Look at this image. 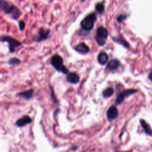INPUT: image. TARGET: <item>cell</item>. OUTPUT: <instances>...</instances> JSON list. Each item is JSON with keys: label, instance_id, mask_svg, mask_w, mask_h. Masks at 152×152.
Returning <instances> with one entry per match:
<instances>
[{"label": "cell", "instance_id": "cell-6", "mask_svg": "<svg viewBox=\"0 0 152 152\" xmlns=\"http://www.w3.org/2000/svg\"><path fill=\"white\" fill-rule=\"evenodd\" d=\"M50 30L45 29L44 28L39 29L37 32V35L34 37L35 41L37 42H41L42 41H45L49 37L50 34Z\"/></svg>", "mask_w": 152, "mask_h": 152}, {"label": "cell", "instance_id": "cell-2", "mask_svg": "<svg viewBox=\"0 0 152 152\" xmlns=\"http://www.w3.org/2000/svg\"><path fill=\"white\" fill-rule=\"evenodd\" d=\"M97 15L95 13H92L83 19L80 23V26L83 30L85 31H90L94 27V23L96 21Z\"/></svg>", "mask_w": 152, "mask_h": 152}, {"label": "cell", "instance_id": "cell-3", "mask_svg": "<svg viewBox=\"0 0 152 152\" xmlns=\"http://www.w3.org/2000/svg\"><path fill=\"white\" fill-rule=\"evenodd\" d=\"M0 41L1 42H7L8 47L10 53H14L15 51V48L22 45V42L18 41L9 35H1L0 36Z\"/></svg>", "mask_w": 152, "mask_h": 152}, {"label": "cell", "instance_id": "cell-20", "mask_svg": "<svg viewBox=\"0 0 152 152\" xmlns=\"http://www.w3.org/2000/svg\"><path fill=\"white\" fill-rule=\"evenodd\" d=\"M19 29L21 31V30H23L24 29H25V27H26V23H25V21H23V20H21L19 21Z\"/></svg>", "mask_w": 152, "mask_h": 152}, {"label": "cell", "instance_id": "cell-8", "mask_svg": "<svg viewBox=\"0 0 152 152\" xmlns=\"http://www.w3.org/2000/svg\"><path fill=\"white\" fill-rule=\"evenodd\" d=\"M74 50L76 51H77L78 53L85 54H87L88 52H89L90 48L85 43L82 42L80 44H79L78 45H77L74 48Z\"/></svg>", "mask_w": 152, "mask_h": 152}, {"label": "cell", "instance_id": "cell-23", "mask_svg": "<svg viewBox=\"0 0 152 152\" xmlns=\"http://www.w3.org/2000/svg\"><path fill=\"white\" fill-rule=\"evenodd\" d=\"M86 1V0H82V2H83V1Z\"/></svg>", "mask_w": 152, "mask_h": 152}, {"label": "cell", "instance_id": "cell-16", "mask_svg": "<svg viewBox=\"0 0 152 152\" xmlns=\"http://www.w3.org/2000/svg\"><path fill=\"white\" fill-rule=\"evenodd\" d=\"M114 94V89L112 87H108L103 92V96L105 98L110 97Z\"/></svg>", "mask_w": 152, "mask_h": 152}, {"label": "cell", "instance_id": "cell-9", "mask_svg": "<svg viewBox=\"0 0 152 152\" xmlns=\"http://www.w3.org/2000/svg\"><path fill=\"white\" fill-rule=\"evenodd\" d=\"M107 117L109 119H114L118 116V110L115 106H111L108 110L106 113Z\"/></svg>", "mask_w": 152, "mask_h": 152}, {"label": "cell", "instance_id": "cell-5", "mask_svg": "<svg viewBox=\"0 0 152 152\" xmlns=\"http://www.w3.org/2000/svg\"><path fill=\"white\" fill-rule=\"evenodd\" d=\"M108 36V30L103 27H100L96 30V34L95 36V40L99 46H103L105 44Z\"/></svg>", "mask_w": 152, "mask_h": 152}, {"label": "cell", "instance_id": "cell-22", "mask_svg": "<svg viewBox=\"0 0 152 152\" xmlns=\"http://www.w3.org/2000/svg\"><path fill=\"white\" fill-rule=\"evenodd\" d=\"M148 78H149V79L150 80L152 81V71L149 73V74L148 76Z\"/></svg>", "mask_w": 152, "mask_h": 152}, {"label": "cell", "instance_id": "cell-18", "mask_svg": "<svg viewBox=\"0 0 152 152\" xmlns=\"http://www.w3.org/2000/svg\"><path fill=\"white\" fill-rule=\"evenodd\" d=\"M114 39V41H115V42H118V44H121L123 45V46H124L125 47H129V44H128L124 39H122V38H117V39Z\"/></svg>", "mask_w": 152, "mask_h": 152}, {"label": "cell", "instance_id": "cell-17", "mask_svg": "<svg viewBox=\"0 0 152 152\" xmlns=\"http://www.w3.org/2000/svg\"><path fill=\"white\" fill-rule=\"evenodd\" d=\"M95 9L98 13L103 14L105 11V5L102 3H99L96 4L95 6Z\"/></svg>", "mask_w": 152, "mask_h": 152}, {"label": "cell", "instance_id": "cell-21", "mask_svg": "<svg viewBox=\"0 0 152 152\" xmlns=\"http://www.w3.org/2000/svg\"><path fill=\"white\" fill-rule=\"evenodd\" d=\"M127 17V15H119V16L117 17V21L119 23L122 22L123 20H125Z\"/></svg>", "mask_w": 152, "mask_h": 152}, {"label": "cell", "instance_id": "cell-11", "mask_svg": "<svg viewBox=\"0 0 152 152\" xmlns=\"http://www.w3.org/2000/svg\"><path fill=\"white\" fill-rule=\"evenodd\" d=\"M67 80L71 83L76 84L80 81V77L76 73H70L67 75Z\"/></svg>", "mask_w": 152, "mask_h": 152}, {"label": "cell", "instance_id": "cell-14", "mask_svg": "<svg viewBox=\"0 0 152 152\" xmlns=\"http://www.w3.org/2000/svg\"><path fill=\"white\" fill-rule=\"evenodd\" d=\"M140 124L143 127V129L145 130V133L149 135H152V130L150 128V125L143 119H140Z\"/></svg>", "mask_w": 152, "mask_h": 152}, {"label": "cell", "instance_id": "cell-15", "mask_svg": "<svg viewBox=\"0 0 152 152\" xmlns=\"http://www.w3.org/2000/svg\"><path fill=\"white\" fill-rule=\"evenodd\" d=\"M33 94V89H30L27 91H25L21 92L17 94L18 96H20L21 98H25L26 99H30L32 97Z\"/></svg>", "mask_w": 152, "mask_h": 152}, {"label": "cell", "instance_id": "cell-1", "mask_svg": "<svg viewBox=\"0 0 152 152\" xmlns=\"http://www.w3.org/2000/svg\"><path fill=\"white\" fill-rule=\"evenodd\" d=\"M0 10L7 14H11L13 19H18L21 15V11L17 7L10 4L6 0H0Z\"/></svg>", "mask_w": 152, "mask_h": 152}, {"label": "cell", "instance_id": "cell-24", "mask_svg": "<svg viewBox=\"0 0 152 152\" xmlns=\"http://www.w3.org/2000/svg\"><path fill=\"white\" fill-rule=\"evenodd\" d=\"M125 152H129V151H125Z\"/></svg>", "mask_w": 152, "mask_h": 152}, {"label": "cell", "instance_id": "cell-7", "mask_svg": "<svg viewBox=\"0 0 152 152\" xmlns=\"http://www.w3.org/2000/svg\"><path fill=\"white\" fill-rule=\"evenodd\" d=\"M137 92V90H135V89H129V90H126L124 91L121 94H119L118 96V97L117 98L116 100H115L116 105H120V104L123 102V101L124 100L126 97L129 96L134 94Z\"/></svg>", "mask_w": 152, "mask_h": 152}, {"label": "cell", "instance_id": "cell-12", "mask_svg": "<svg viewBox=\"0 0 152 152\" xmlns=\"http://www.w3.org/2000/svg\"><path fill=\"white\" fill-rule=\"evenodd\" d=\"M109 60V57L106 53L102 52H100L98 57V61L101 65H105L107 63Z\"/></svg>", "mask_w": 152, "mask_h": 152}, {"label": "cell", "instance_id": "cell-4", "mask_svg": "<svg viewBox=\"0 0 152 152\" xmlns=\"http://www.w3.org/2000/svg\"><path fill=\"white\" fill-rule=\"evenodd\" d=\"M51 64L57 71L63 74H68L67 68L63 64V59L59 55H53L51 59Z\"/></svg>", "mask_w": 152, "mask_h": 152}, {"label": "cell", "instance_id": "cell-13", "mask_svg": "<svg viewBox=\"0 0 152 152\" xmlns=\"http://www.w3.org/2000/svg\"><path fill=\"white\" fill-rule=\"evenodd\" d=\"M119 66V62L117 60H110L107 65V68L109 70H115Z\"/></svg>", "mask_w": 152, "mask_h": 152}, {"label": "cell", "instance_id": "cell-10", "mask_svg": "<svg viewBox=\"0 0 152 152\" xmlns=\"http://www.w3.org/2000/svg\"><path fill=\"white\" fill-rule=\"evenodd\" d=\"M31 122H32V119H31L29 116H23L21 118L18 119L16 121V123H15V125H16L17 127H22L25 126L26 125L30 124Z\"/></svg>", "mask_w": 152, "mask_h": 152}, {"label": "cell", "instance_id": "cell-19", "mask_svg": "<svg viewBox=\"0 0 152 152\" xmlns=\"http://www.w3.org/2000/svg\"><path fill=\"white\" fill-rule=\"evenodd\" d=\"M9 64L10 65L12 66H15V65H18L21 62V61L17 58H11L9 60Z\"/></svg>", "mask_w": 152, "mask_h": 152}]
</instances>
